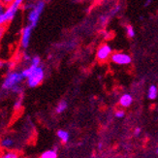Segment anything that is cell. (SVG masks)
Segmentation results:
<instances>
[{"label": "cell", "instance_id": "6da1fadb", "mask_svg": "<svg viewBox=\"0 0 158 158\" xmlns=\"http://www.w3.org/2000/svg\"><path fill=\"white\" fill-rule=\"evenodd\" d=\"M23 82H25V78L22 72V69L14 67L6 71L1 81L0 89L7 93L9 92L16 95H20L23 94L24 91Z\"/></svg>", "mask_w": 158, "mask_h": 158}, {"label": "cell", "instance_id": "7a4b0ae2", "mask_svg": "<svg viewBox=\"0 0 158 158\" xmlns=\"http://www.w3.org/2000/svg\"><path fill=\"white\" fill-rule=\"evenodd\" d=\"M25 0H14V1L6 6L4 12L0 15V25L7 26L13 22L18 15V13L23 10Z\"/></svg>", "mask_w": 158, "mask_h": 158}, {"label": "cell", "instance_id": "3957f363", "mask_svg": "<svg viewBox=\"0 0 158 158\" xmlns=\"http://www.w3.org/2000/svg\"><path fill=\"white\" fill-rule=\"evenodd\" d=\"M45 1L44 0H37L33 3L31 8L27 11L26 14V23L30 24L31 26H33L34 28L37 26L40 18L42 16V13L44 11L45 8Z\"/></svg>", "mask_w": 158, "mask_h": 158}, {"label": "cell", "instance_id": "277c9868", "mask_svg": "<svg viewBox=\"0 0 158 158\" xmlns=\"http://www.w3.org/2000/svg\"><path fill=\"white\" fill-rule=\"evenodd\" d=\"M45 68L42 65L34 66L30 74L25 79V85L29 88L39 86L45 80Z\"/></svg>", "mask_w": 158, "mask_h": 158}, {"label": "cell", "instance_id": "5b68a950", "mask_svg": "<svg viewBox=\"0 0 158 158\" xmlns=\"http://www.w3.org/2000/svg\"><path fill=\"white\" fill-rule=\"evenodd\" d=\"M34 27L31 26L30 24L26 23L23 27L22 31H20V38H19V48L23 51H26L28 49L30 45V41L32 37Z\"/></svg>", "mask_w": 158, "mask_h": 158}, {"label": "cell", "instance_id": "8992f818", "mask_svg": "<svg viewBox=\"0 0 158 158\" xmlns=\"http://www.w3.org/2000/svg\"><path fill=\"white\" fill-rule=\"evenodd\" d=\"M111 61L113 63L116 64V65H120V66H125V65H129L132 62V57L129 53L126 52H114L112 53L111 57H110Z\"/></svg>", "mask_w": 158, "mask_h": 158}, {"label": "cell", "instance_id": "52a82bcc", "mask_svg": "<svg viewBox=\"0 0 158 158\" xmlns=\"http://www.w3.org/2000/svg\"><path fill=\"white\" fill-rule=\"evenodd\" d=\"M112 53H113V50L111 46L109 44H102L97 50V52H96V58L99 61H101V62L107 61L111 57Z\"/></svg>", "mask_w": 158, "mask_h": 158}, {"label": "cell", "instance_id": "ba28073f", "mask_svg": "<svg viewBox=\"0 0 158 158\" xmlns=\"http://www.w3.org/2000/svg\"><path fill=\"white\" fill-rule=\"evenodd\" d=\"M16 146V140L11 135L0 136V149L2 150H13Z\"/></svg>", "mask_w": 158, "mask_h": 158}, {"label": "cell", "instance_id": "9c48e42d", "mask_svg": "<svg viewBox=\"0 0 158 158\" xmlns=\"http://www.w3.org/2000/svg\"><path fill=\"white\" fill-rule=\"evenodd\" d=\"M132 103H133V97H132V95L129 93L123 94L119 99V104L123 108L130 107L132 105Z\"/></svg>", "mask_w": 158, "mask_h": 158}, {"label": "cell", "instance_id": "30bf717a", "mask_svg": "<svg viewBox=\"0 0 158 158\" xmlns=\"http://www.w3.org/2000/svg\"><path fill=\"white\" fill-rule=\"evenodd\" d=\"M56 135L58 137V139L62 142L63 143H67L69 142V139H70V135L67 131L65 130H62V129H59L58 131L56 132Z\"/></svg>", "mask_w": 158, "mask_h": 158}, {"label": "cell", "instance_id": "8fae6325", "mask_svg": "<svg viewBox=\"0 0 158 158\" xmlns=\"http://www.w3.org/2000/svg\"><path fill=\"white\" fill-rule=\"evenodd\" d=\"M158 96V88L155 85H152L148 90V98L150 100H155Z\"/></svg>", "mask_w": 158, "mask_h": 158}, {"label": "cell", "instance_id": "7c38bea8", "mask_svg": "<svg viewBox=\"0 0 158 158\" xmlns=\"http://www.w3.org/2000/svg\"><path fill=\"white\" fill-rule=\"evenodd\" d=\"M0 158H20L19 153L15 150H3L0 154Z\"/></svg>", "mask_w": 158, "mask_h": 158}, {"label": "cell", "instance_id": "4fadbf2b", "mask_svg": "<svg viewBox=\"0 0 158 158\" xmlns=\"http://www.w3.org/2000/svg\"><path fill=\"white\" fill-rule=\"evenodd\" d=\"M14 67H15V64L12 61H6L3 59H0V71L2 70L8 71L9 69H12Z\"/></svg>", "mask_w": 158, "mask_h": 158}, {"label": "cell", "instance_id": "5bb4252c", "mask_svg": "<svg viewBox=\"0 0 158 158\" xmlns=\"http://www.w3.org/2000/svg\"><path fill=\"white\" fill-rule=\"evenodd\" d=\"M40 158H57V149H49L41 154Z\"/></svg>", "mask_w": 158, "mask_h": 158}, {"label": "cell", "instance_id": "9a60e30c", "mask_svg": "<svg viewBox=\"0 0 158 158\" xmlns=\"http://www.w3.org/2000/svg\"><path fill=\"white\" fill-rule=\"evenodd\" d=\"M23 94L17 95V98L15 100V103H14V110L15 111H19L23 108Z\"/></svg>", "mask_w": 158, "mask_h": 158}, {"label": "cell", "instance_id": "2e32d148", "mask_svg": "<svg viewBox=\"0 0 158 158\" xmlns=\"http://www.w3.org/2000/svg\"><path fill=\"white\" fill-rule=\"evenodd\" d=\"M67 108H68V103H67V101H65V100L60 101L58 104H57L56 108V114H62L63 112L66 111Z\"/></svg>", "mask_w": 158, "mask_h": 158}, {"label": "cell", "instance_id": "e0dca14e", "mask_svg": "<svg viewBox=\"0 0 158 158\" xmlns=\"http://www.w3.org/2000/svg\"><path fill=\"white\" fill-rule=\"evenodd\" d=\"M125 31H126V35L128 38L130 39H132L135 37L136 35V32H135V29H134V27L131 25V24H129L125 27Z\"/></svg>", "mask_w": 158, "mask_h": 158}, {"label": "cell", "instance_id": "ac0fdd59", "mask_svg": "<svg viewBox=\"0 0 158 158\" xmlns=\"http://www.w3.org/2000/svg\"><path fill=\"white\" fill-rule=\"evenodd\" d=\"M42 63V60H41V57L39 56H32L29 64L33 65V66H39Z\"/></svg>", "mask_w": 158, "mask_h": 158}, {"label": "cell", "instance_id": "d6986e66", "mask_svg": "<svg viewBox=\"0 0 158 158\" xmlns=\"http://www.w3.org/2000/svg\"><path fill=\"white\" fill-rule=\"evenodd\" d=\"M6 29H7V26H5V25H0V42L2 41V39H3V37L5 35Z\"/></svg>", "mask_w": 158, "mask_h": 158}, {"label": "cell", "instance_id": "ffe728a7", "mask_svg": "<svg viewBox=\"0 0 158 158\" xmlns=\"http://www.w3.org/2000/svg\"><path fill=\"white\" fill-rule=\"evenodd\" d=\"M124 116H125V112L122 111V110L115 113V118H124Z\"/></svg>", "mask_w": 158, "mask_h": 158}, {"label": "cell", "instance_id": "44dd1931", "mask_svg": "<svg viewBox=\"0 0 158 158\" xmlns=\"http://www.w3.org/2000/svg\"><path fill=\"white\" fill-rule=\"evenodd\" d=\"M13 1H14V0H0V2H1L3 5H5V6H7V5L11 4Z\"/></svg>", "mask_w": 158, "mask_h": 158}, {"label": "cell", "instance_id": "7402d4cb", "mask_svg": "<svg viewBox=\"0 0 158 158\" xmlns=\"http://www.w3.org/2000/svg\"><path fill=\"white\" fill-rule=\"evenodd\" d=\"M141 132H142V129L140 127H137L134 131V134H135V136H139L141 134Z\"/></svg>", "mask_w": 158, "mask_h": 158}, {"label": "cell", "instance_id": "603a6c76", "mask_svg": "<svg viewBox=\"0 0 158 158\" xmlns=\"http://www.w3.org/2000/svg\"><path fill=\"white\" fill-rule=\"evenodd\" d=\"M152 0H146V2L143 3V7H145V8H148V7L152 4Z\"/></svg>", "mask_w": 158, "mask_h": 158}, {"label": "cell", "instance_id": "cb8c5ba5", "mask_svg": "<svg viewBox=\"0 0 158 158\" xmlns=\"http://www.w3.org/2000/svg\"><path fill=\"white\" fill-rule=\"evenodd\" d=\"M5 8H6V6H5V5H3L1 2H0V15H1V14L4 12Z\"/></svg>", "mask_w": 158, "mask_h": 158}, {"label": "cell", "instance_id": "d4e9b609", "mask_svg": "<svg viewBox=\"0 0 158 158\" xmlns=\"http://www.w3.org/2000/svg\"><path fill=\"white\" fill-rule=\"evenodd\" d=\"M101 148H102V143H99V148L101 149Z\"/></svg>", "mask_w": 158, "mask_h": 158}, {"label": "cell", "instance_id": "484cf974", "mask_svg": "<svg viewBox=\"0 0 158 158\" xmlns=\"http://www.w3.org/2000/svg\"><path fill=\"white\" fill-rule=\"evenodd\" d=\"M0 136H1V128H0Z\"/></svg>", "mask_w": 158, "mask_h": 158}, {"label": "cell", "instance_id": "4316f807", "mask_svg": "<svg viewBox=\"0 0 158 158\" xmlns=\"http://www.w3.org/2000/svg\"><path fill=\"white\" fill-rule=\"evenodd\" d=\"M156 153H157V154H158V148H157V149H156Z\"/></svg>", "mask_w": 158, "mask_h": 158}, {"label": "cell", "instance_id": "83f0119b", "mask_svg": "<svg viewBox=\"0 0 158 158\" xmlns=\"http://www.w3.org/2000/svg\"><path fill=\"white\" fill-rule=\"evenodd\" d=\"M0 154H1V149H0Z\"/></svg>", "mask_w": 158, "mask_h": 158}]
</instances>
